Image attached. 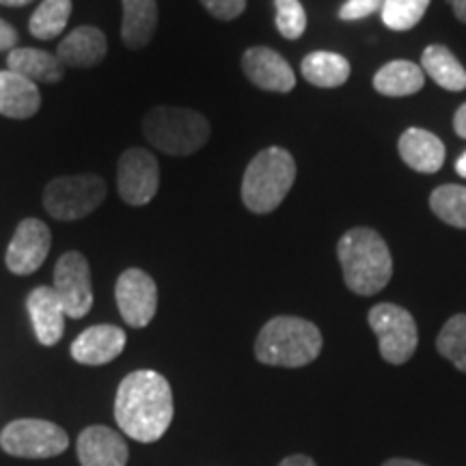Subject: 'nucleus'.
<instances>
[{
	"label": "nucleus",
	"instance_id": "412c9836",
	"mask_svg": "<svg viewBox=\"0 0 466 466\" xmlns=\"http://www.w3.org/2000/svg\"><path fill=\"white\" fill-rule=\"evenodd\" d=\"M9 72H14L31 83L55 85L63 78V63L56 56L35 48H14L7 56Z\"/></svg>",
	"mask_w": 466,
	"mask_h": 466
},
{
	"label": "nucleus",
	"instance_id": "9d476101",
	"mask_svg": "<svg viewBox=\"0 0 466 466\" xmlns=\"http://www.w3.org/2000/svg\"><path fill=\"white\" fill-rule=\"evenodd\" d=\"M55 291L66 316L80 319L93 307V283L89 261L78 250H69L55 266Z\"/></svg>",
	"mask_w": 466,
	"mask_h": 466
},
{
	"label": "nucleus",
	"instance_id": "dca6fc26",
	"mask_svg": "<svg viewBox=\"0 0 466 466\" xmlns=\"http://www.w3.org/2000/svg\"><path fill=\"white\" fill-rule=\"evenodd\" d=\"M78 458L83 466H126L127 445L106 425H91L78 436Z\"/></svg>",
	"mask_w": 466,
	"mask_h": 466
},
{
	"label": "nucleus",
	"instance_id": "4be33fe9",
	"mask_svg": "<svg viewBox=\"0 0 466 466\" xmlns=\"http://www.w3.org/2000/svg\"><path fill=\"white\" fill-rule=\"evenodd\" d=\"M423 69L412 61H391L374 76V89L387 97L415 96L423 89Z\"/></svg>",
	"mask_w": 466,
	"mask_h": 466
},
{
	"label": "nucleus",
	"instance_id": "72a5a7b5",
	"mask_svg": "<svg viewBox=\"0 0 466 466\" xmlns=\"http://www.w3.org/2000/svg\"><path fill=\"white\" fill-rule=\"evenodd\" d=\"M279 466H318V464L307 456H289V458H285Z\"/></svg>",
	"mask_w": 466,
	"mask_h": 466
},
{
	"label": "nucleus",
	"instance_id": "e433bc0d",
	"mask_svg": "<svg viewBox=\"0 0 466 466\" xmlns=\"http://www.w3.org/2000/svg\"><path fill=\"white\" fill-rule=\"evenodd\" d=\"M456 173L460 175V177L466 179V151L462 156H460L458 162H456Z\"/></svg>",
	"mask_w": 466,
	"mask_h": 466
},
{
	"label": "nucleus",
	"instance_id": "7ed1b4c3",
	"mask_svg": "<svg viewBox=\"0 0 466 466\" xmlns=\"http://www.w3.org/2000/svg\"><path fill=\"white\" fill-rule=\"evenodd\" d=\"M322 333L313 322L294 316L272 318L259 330L255 357L272 367H305L322 352Z\"/></svg>",
	"mask_w": 466,
	"mask_h": 466
},
{
	"label": "nucleus",
	"instance_id": "393cba45",
	"mask_svg": "<svg viewBox=\"0 0 466 466\" xmlns=\"http://www.w3.org/2000/svg\"><path fill=\"white\" fill-rule=\"evenodd\" d=\"M69 15H72V0H44L28 22V31L33 37L55 39L67 26Z\"/></svg>",
	"mask_w": 466,
	"mask_h": 466
},
{
	"label": "nucleus",
	"instance_id": "20e7f679",
	"mask_svg": "<svg viewBox=\"0 0 466 466\" xmlns=\"http://www.w3.org/2000/svg\"><path fill=\"white\" fill-rule=\"evenodd\" d=\"M296 182V162L283 147H268L248 162L242 177V201L253 214H270Z\"/></svg>",
	"mask_w": 466,
	"mask_h": 466
},
{
	"label": "nucleus",
	"instance_id": "b1692460",
	"mask_svg": "<svg viewBox=\"0 0 466 466\" xmlns=\"http://www.w3.org/2000/svg\"><path fill=\"white\" fill-rule=\"evenodd\" d=\"M421 69L436 85L447 91L466 89V69L445 46H428L421 55Z\"/></svg>",
	"mask_w": 466,
	"mask_h": 466
},
{
	"label": "nucleus",
	"instance_id": "bb28decb",
	"mask_svg": "<svg viewBox=\"0 0 466 466\" xmlns=\"http://www.w3.org/2000/svg\"><path fill=\"white\" fill-rule=\"evenodd\" d=\"M436 350L466 374V313L447 319L436 337Z\"/></svg>",
	"mask_w": 466,
	"mask_h": 466
},
{
	"label": "nucleus",
	"instance_id": "a211bd4d",
	"mask_svg": "<svg viewBox=\"0 0 466 466\" xmlns=\"http://www.w3.org/2000/svg\"><path fill=\"white\" fill-rule=\"evenodd\" d=\"M400 156L412 171L436 173L445 162V145L432 132L408 127L400 138Z\"/></svg>",
	"mask_w": 466,
	"mask_h": 466
},
{
	"label": "nucleus",
	"instance_id": "7c9ffc66",
	"mask_svg": "<svg viewBox=\"0 0 466 466\" xmlns=\"http://www.w3.org/2000/svg\"><path fill=\"white\" fill-rule=\"evenodd\" d=\"M384 0H348L339 11V17L346 22L363 20V17L376 14L378 9H382Z\"/></svg>",
	"mask_w": 466,
	"mask_h": 466
},
{
	"label": "nucleus",
	"instance_id": "2eb2a0df",
	"mask_svg": "<svg viewBox=\"0 0 466 466\" xmlns=\"http://www.w3.org/2000/svg\"><path fill=\"white\" fill-rule=\"evenodd\" d=\"M28 316H31L35 335L42 346H56L66 329V309L58 300L55 288L39 285L26 299Z\"/></svg>",
	"mask_w": 466,
	"mask_h": 466
},
{
	"label": "nucleus",
	"instance_id": "4468645a",
	"mask_svg": "<svg viewBox=\"0 0 466 466\" xmlns=\"http://www.w3.org/2000/svg\"><path fill=\"white\" fill-rule=\"evenodd\" d=\"M126 333L119 326L97 324L80 333L72 343V357L80 365H106L124 352Z\"/></svg>",
	"mask_w": 466,
	"mask_h": 466
},
{
	"label": "nucleus",
	"instance_id": "9b49d317",
	"mask_svg": "<svg viewBox=\"0 0 466 466\" xmlns=\"http://www.w3.org/2000/svg\"><path fill=\"white\" fill-rule=\"evenodd\" d=\"M115 299L124 322L134 329H145L158 309V288L147 272L127 268L124 275L116 279Z\"/></svg>",
	"mask_w": 466,
	"mask_h": 466
},
{
	"label": "nucleus",
	"instance_id": "5701e85b",
	"mask_svg": "<svg viewBox=\"0 0 466 466\" xmlns=\"http://www.w3.org/2000/svg\"><path fill=\"white\" fill-rule=\"evenodd\" d=\"M300 72L309 85L335 89V86L346 85L350 78V63L346 56L337 55V52L318 50L302 58Z\"/></svg>",
	"mask_w": 466,
	"mask_h": 466
},
{
	"label": "nucleus",
	"instance_id": "f257e3e1",
	"mask_svg": "<svg viewBox=\"0 0 466 466\" xmlns=\"http://www.w3.org/2000/svg\"><path fill=\"white\" fill-rule=\"evenodd\" d=\"M115 419L119 430L134 441H160L173 421L171 384L151 370L127 374L116 389Z\"/></svg>",
	"mask_w": 466,
	"mask_h": 466
},
{
	"label": "nucleus",
	"instance_id": "aec40b11",
	"mask_svg": "<svg viewBox=\"0 0 466 466\" xmlns=\"http://www.w3.org/2000/svg\"><path fill=\"white\" fill-rule=\"evenodd\" d=\"M124 22L121 37L130 50H141L151 42L158 26V5L156 0H121Z\"/></svg>",
	"mask_w": 466,
	"mask_h": 466
},
{
	"label": "nucleus",
	"instance_id": "39448f33",
	"mask_svg": "<svg viewBox=\"0 0 466 466\" xmlns=\"http://www.w3.org/2000/svg\"><path fill=\"white\" fill-rule=\"evenodd\" d=\"M143 134L162 154L190 156L209 141V121L190 108L156 106L145 115Z\"/></svg>",
	"mask_w": 466,
	"mask_h": 466
},
{
	"label": "nucleus",
	"instance_id": "c85d7f7f",
	"mask_svg": "<svg viewBox=\"0 0 466 466\" xmlns=\"http://www.w3.org/2000/svg\"><path fill=\"white\" fill-rule=\"evenodd\" d=\"M277 28L285 39L302 37L307 28V14L300 0H275Z\"/></svg>",
	"mask_w": 466,
	"mask_h": 466
},
{
	"label": "nucleus",
	"instance_id": "2f4dec72",
	"mask_svg": "<svg viewBox=\"0 0 466 466\" xmlns=\"http://www.w3.org/2000/svg\"><path fill=\"white\" fill-rule=\"evenodd\" d=\"M17 42L15 28L9 25V22L0 20V50H14Z\"/></svg>",
	"mask_w": 466,
	"mask_h": 466
},
{
	"label": "nucleus",
	"instance_id": "4c0bfd02",
	"mask_svg": "<svg viewBox=\"0 0 466 466\" xmlns=\"http://www.w3.org/2000/svg\"><path fill=\"white\" fill-rule=\"evenodd\" d=\"M28 3H33V0H0V5H5V7H25Z\"/></svg>",
	"mask_w": 466,
	"mask_h": 466
},
{
	"label": "nucleus",
	"instance_id": "f8f14e48",
	"mask_svg": "<svg viewBox=\"0 0 466 466\" xmlns=\"http://www.w3.org/2000/svg\"><path fill=\"white\" fill-rule=\"evenodd\" d=\"M52 247V233L48 225L42 223L39 218H25L11 238L7 255V268L14 275H33L39 270L42 264L48 258Z\"/></svg>",
	"mask_w": 466,
	"mask_h": 466
},
{
	"label": "nucleus",
	"instance_id": "f704fd0d",
	"mask_svg": "<svg viewBox=\"0 0 466 466\" xmlns=\"http://www.w3.org/2000/svg\"><path fill=\"white\" fill-rule=\"evenodd\" d=\"M451 7H453V14H456L458 20L466 25V0H451Z\"/></svg>",
	"mask_w": 466,
	"mask_h": 466
},
{
	"label": "nucleus",
	"instance_id": "423d86ee",
	"mask_svg": "<svg viewBox=\"0 0 466 466\" xmlns=\"http://www.w3.org/2000/svg\"><path fill=\"white\" fill-rule=\"evenodd\" d=\"M106 199V182L97 175H63L48 182L44 208L56 220H78L96 212Z\"/></svg>",
	"mask_w": 466,
	"mask_h": 466
},
{
	"label": "nucleus",
	"instance_id": "c9c22d12",
	"mask_svg": "<svg viewBox=\"0 0 466 466\" xmlns=\"http://www.w3.org/2000/svg\"><path fill=\"white\" fill-rule=\"evenodd\" d=\"M382 466H425L421 462H415V460H406V458H393L387 460Z\"/></svg>",
	"mask_w": 466,
	"mask_h": 466
},
{
	"label": "nucleus",
	"instance_id": "6e6552de",
	"mask_svg": "<svg viewBox=\"0 0 466 466\" xmlns=\"http://www.w3.org/2000/svg\"><path fill=\"white\" fill-rule=\"evenodd\" d=\"M0 445L15 458H55L67 450L69 439L63 428L44 419H17L0 434Z\"/></svg>",
	"mask_w": 466,
	"mask_h": 466
},
{
	"label": "nucleus",
	"instance_id": "0eeeda50",
	"mask_svg": "<svg viewBox=\"0 0 466 466\" xmlns=\"http://www.w3.org/2000/svg\"><path fill=\"white\" fill-rule=\"evenodd\" d=\"M371 330L378 337L380 357L391 365H404L419 346L417 322L404 307L380 302L367 316Z\"/></svg>",
	"mask_w": 466,
	"mask_h": 466
},
{
	"label": "nucleus",
	"instance_id": "f3484780",
	"mask_svg": "<svg viewBox=\"0 0 466 466\" xmlns=\"http://www.w3.org/2000/svg\"><path fill=\"white\" fill-rule=\"evenodd\" d=\"M106 35L96 26H78L58 44L56 58L63 67L86 69L97 66L106 56Z\"/></svg>",
	"mask_w": 466,
	"mask_h": 466
},
{
	"label": "nucleus",
	"instance_id": "ddd939ff",
	"mask_svg": "<svg viewBox=\"0 0 466 466\" xmlns=\"http://www.w3.org/2000/svg\"><path fill=\"white\" fill-rule=\"evenodd\" d=\"M242 69L250 83L264 91L289 93L296 86V76L289 63L279 52L264 48V46L244 52Z\"/></svg>",
	"mask_w": 466,
	"mask_h": 466
},
{
	"label": "nucleus",
	"instance_id": "f03ea898",
	"mask_svg": "<svg viewBox=\"0 0 466 466\" xmlns=\"http://www.w3.org/2000/svg\"><path fill=\"white\" fill-rule=\"evenodd\" d=\"M343 281L354 294L374 296L393 277V258L380 233L370 227H357L343 233L337 244Z\"/></svg>",
	"mask_w": 466,
	"mask_h": 466
},
{
	"label": "nucleus",
	"instance_id": "6ab92c4d",
	"mask_svg": "<svg viewBox=\"0 0 466 466\" xmlns=\"http://www.w3.org/2000/svg\"><path fill=\"white\" fill-rule=\"evenodd\" d=\"M42 106L37 85L14 72H0V115L9 119H31Z\"/></svg>",
	"mask_w": 466,
	"mask_h": 466
},
{
	"label": "nucleus",
	"instance_id": "c756f323",
	"mask_svg": "<svg viewBox=\"0 0 466 466\" xmlns=\"http://www.w3.org/2000/svg\"><path fill=\"white\" fill-rule=\"evenodd\" d=\"M201 5L212 14L217 20L229 22L247 9V0H201Z\"/></svg>",
	"mask_w": 466,
	"mask_h": 466
},
{
	"label": "nucleus",
	"instance_id": "473e14b6",
	"mask_svg": "<svg viewBox=\"0 0 466 466\" xmlns=\"http://www.w3.org/2000/svg\"><path fill=\"white\" fill-rule=\"evenodd\" d=\"M453 130L460 138H466V104H462L453 115Z\"/></svg>",
	"mask_w": 466,
	"mask_h": 466
},
{
	"label": "nucleus",
	"instance_id": "a878e982",
	"mask_svg": "<svg viewBox=\"0 0 466 466\" xmlns=\"http://www.w3.org/2000/svg\"><path fill=\"white\" fill-rule=\"evenodd\" d=\"M430 208L442 223L466 229V186H439L430 195Z\"/></svg>",
	"mask_w": 466,
	"mask_h": 466
},
{
	"label": "nucleus",
	"instance_id": "1a4fd4ad",
	"mask_svg": "<svg viewBox=\"0 0 466 466\" xmlns=\"http://www.w3.org/2000/svg\"><path fill=\"white\" fill-rule=\"evenodd\" d=\"M116 188L127 206L141 208L154 201L160 188L158 158L147 149L130 147L116 162Z\"/></svg>",
	"mask_w": 466,
	"mask_h": 466
},
{
	"label": "nucleus",
	"instance_id": "cd10ccee",
	"mask_svg": "<svg viewBox=\"0 0 466 466\" xmlns=\"http://www.w3.org/2000/svg\"><path fill=\"white\" fill-rule=\"evenodd\" d=\"M428 7L430 0H384L382 22L391 31H408L421 22Z\"/></svg>",
	"mask_w": 466,
	"mask_h": 466
}]
</instances>
